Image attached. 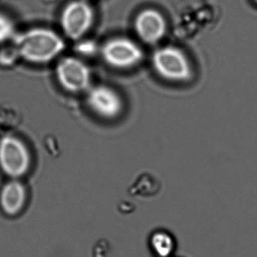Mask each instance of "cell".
I'll return each mask as SVG.
<instances>
[{"label": "cell", "instance_id": "1", "mask_svg": "<svg viewBox=\"0 0 257 257\" xmlns=\"http://www.w3.org/2000/svg\"><path fill=\"white\" fill-rule=\"evenodd\" d=\"M12 42L17 56L33 64L50 63L65 49L63 38L49 28L28 29L16 34Z\"/></svg>", "mask_w": 257, "mask_h": 257}, {"label": "cell", "instance_id": "2", "mask_svg": "<svg viewBox=\"0 0 257 257\" xmlns=\"http://www.w3.org/2000/svg\"><path fill=\"white\" fill-rule=\"evenodd\" d=\"M152 64L161 77L171 82L190 80L192 70L187 56L181 49L173 46H166L155 51Z\"/></svg>", "mask_w": 257, "mask_h": 257}, {"label": "cell", "instance_id": "3", "mask_svg": "<svg viewBox=\"0 0 257 257\" xmlns=\"http://www.w3.org/2000/svg\"><path fill=\"white\" fill-rule=\"evenodd\" d=\"M31 167V155L19 137L6 136L0 139V170L11 179L24 177Z\"/></svg>", "mask_w": 257, "mask_h": 257}, {"label": "cell", "instance_id": "4", "mask_svg": "<svg viewBox=\"0 0 257 257\" xmlns=\"http://www.w3.org/2000/svg\"><path fill=\"white\" fill-rule=\"evenodd\" d=\"M95 14L90 4L84 0H74L63 8L61 27L68 38L79 40L93 26Z\"/></svg>", "mask_w": 257, "mask_h": 257}, {"label": "cell", "instance_id": "5", "mask_svg": "<svg viewBox=\"0 0 257 257\" xmlns=\"http://www.w3.org/2000/svg\"><path fill=\"white\" fill-rule=\"evenodd\" d=\"M101 54L108 65L116 69H130L139 64L143 50L132 40L123 37L111 39L102 47Z\"/></svg>", "mask_w": 257, "mask_h": 257}, {"label": "cell", "instance_id": "6", "mask_svg": "<svg viewBox=\"0 0 257 257\" xmlns=\"http://www.w3.org/2000/svg\"><path fill=\"white\" fill-rule=\"evenodd\" d=\"M56 77L60 85L71 93L82 92L90 86V70L76 57L68 56L61 60L56 68Z\"/></svg>", "mask_w": 257, "mask_h": 257}, {"label": "cell", "instance_id": "7", "mask_svg": "<svg viewBox=\"0 0 257 257\" xmlns=\"http://www.w3.org/2000/svg\"><path fill=\"white\" fill-rule=\"evenodd\" d=\"M87 104L94 113L107 119L118 117L123 109L120 96L105 85H97L90 89L87 95Z\"/></svg>", "mask_w": 257, "mask_h": 257}, {"label": "cell", "instance_id": "8", "mask_svg": "<svg viewBox=\"0 0 257 257\" xmlns=\"http://www.w3.org/2000/svg\"><path fill=\"white\" fill-rule=\"evenodd\" d=\"M135 29L143 42L154 45L164 38L167 30V23L160 12L153 8H147L137 14Z\"/></svg>", "mask_w": 257, "mask_h": 257}, {"label": "cell", "instance_id": "9", "mask_svg": "<svg viewBox=\"0 0 257 257\" xmlns=\"http://www.w3.org/2000/svg\"><path fill=\"white\" fill-rule=\"evenodd\" d=\"M27 191L19 179H11L0 191V208L5 214L16 216L24 208Z\"/></svg>", "mask_w": 257, "mask_h": 257}, {"label": "cell", "instance_id": "10", "mask_svg": "<svg viewBox=\"0 0 257 257\" xmlns=\"http://www.w3.org/2000/svg\"><path fill=\"white\" fill-rule=\"evenodd\" d=\"M150 247L157 257H170L175 250V240L170 233L159 231L150 238Z\"/></svg>", "mask_w": 257, "mask_h": 257}, {"label": "cell", "instance_id": "11", "mask_svg": "<svg viewBox=\"0 0 257 257\" xmlns=\"http://www.w3.org/2000/svg\"><path fill=\"white\" fill-rule=\"evenodd\" d=\"M16 34L14 21L7 14L0 13V44L12 41Z\"/></svg>", "mask_w": 257, "mask_h": 257}, {"label": "cell", "instance_id": "12", "mask_svg": "<svg viewBox=\"0 0 257 257\" xmlns=\"http://www.w3.org/2000/svg\"><path fill=\"white\" fill-rule=\"evenodd\" d=\"M78 50H79V52L82 53V54L89 56V55H91V54H93V53L95 52V47H94L92 43L81 44V45L79 46Z\"/></svg>", "mask_w": 257, "mask_h": 257}, {"label": "cell", "instance_id": "13", "mask_svg": "<svg viewBox=\"0 0 257 257\" xmlns=\"http://www.w3.org/2000/svg\"><path fill=\"white\" fill-rule=\"evenodd\" d=\"M254 2L257 4V0H254Z\"/></svg>", "mask_w": 257, "mask_h": 257}]
</instances>
